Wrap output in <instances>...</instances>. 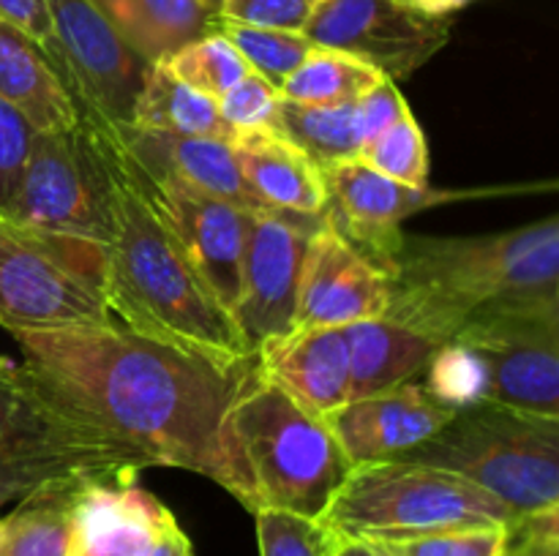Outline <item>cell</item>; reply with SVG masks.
Segmentation results:
<instances>
[{"instance_id": "cell-23", "label": "cell", "mask_w": 559, "mask_h": 556, "mask_svg": "<svg viewBox=\"0 0 559 556\" xmlns=\"http://www.w3.org/2000/svg\"><path fill=\"white\" fill-rule=\"evenodd\" d=\"M344 336L349 347V401L413 382L442 349L429 336L388 316L347 325Z\"/></svg>"}, {"instance_id": "cell-29", "label": "cell", "mask_w": 559, "mask_h": 556, "mask_svg": "<svg viewBox=\"0 0 559 556\" xmlns=\"http://www.w3.org/2000/svg\"><path fill=\"white\" fill-rule=\"evenodd\" d=\"M358 161L409 189H429L426 136L409 107H404L374 140L360 147Z\"/></svg>"}, {"instance_id": "cell-27", "label": "cell", "mask_w": 559, "mask_h": 556, "mask_svg": "<svg viewBox=\"0 0 559 556\" xmlns=\"http://www.w3.org/2000/svg\"><path fill=\"white\" fill-rule=\"evenodd\" d=\"M388 80L374 65L338 49L314 47L304 63L282 82L278 96L304 107H342Z\"/></svg>"}, {"instance_id": "cell-18", "label": "cell", "mask_w": 559, "mask_h": 556, "mask_svg": "<svg viewBox=\"0 0 559 556\" xmlns=\"http://www.w3.org/2000/svg\"><path fill=\"white\" fill-rule=\"evenodd\" d=\"M178 527L173 512L136 480L82 485L69 556H147Z\"/></svg>"}, {"instance_id": "cell-28", "label": "cell", "mask_w": 559, "mask_h": 556, "mask_svg": "<svg viewBox=\"0 0 559 556\" xmlns=\"http://www.w3.org/2000/svg\"><path fill=\"white\" fill-rule=\"evenodd\" d=\"M158 65H164L183 85L194 87V90L205 93L216 101L251 71L246 60L240 58L238 49L218 31H211L205 36L194 38V41L183 44L173 55L158 60Z\"/></svg>"}, {"instance_id": "cell-20", "label": "cell", "mask_w": 559, "mask_h": 556, "mask_svg": "<svg viewBox=\"0 0 559 556\" xmlns=\"http://www.w3.org/2000/svg\"><path fill=\"white\" fill-rule=\"evenodd\" d=\"M407 107L396 82L382 80L358 101L342 107H304L295 101H278L273 131L298 145L317 167L358 158L360 147L374 140L402 109Z\"/></svg>"}, {"instance_id": "cell-19", "label": "cell", "mask_w": 559, "mask_h": 556, "mask_svg": "<svg viewBox=\"0 0 559 556\" xmlns=\"http://www.w3.org/2000/svg\"><path fill=\"white\" fill-rule=\"evenodd\" d=\"M262 376L325 418L349 401V347L344 327H300L254 352Z\"/></svg>"}, {"instance_id": "cell-21", "label": "cell", "mask_w": 559, "mask_h": 556, "mask_svg": "<svg viewBox=\"0 0 559 556\" xmlns=\"http://www.w3.org/2000/svg\"><path fill=\"white\" fill-rule=\"evenodd\" d=\"M115 129H118V136L129 147L131 156L151 172L191 185L202 194L233 202V205L246 207L251 213L271 210L243 183L227 140L158 134V131L134 129L129 123H115Z\"/></svg>"}, {"instance_id": "cell-4", "label": "cell", "mask_w": 559, "mask_h": 556, "mask_svg": "<svg viewBox=\"0 0 559 556\" xmlns=\"http://www.w3.org/2000/svg\"><path fill=\"white\" fill-rule=\"evenodd\" d=\"M145 461L60 396L33 365L0 358V507L58 483L136 480Z\"/></svg>"}, {"instance_id": "cell-14", "label": "cell", "mask_w": 559, "mask_h": 556, "mask_svg": "<svg viewBox=\"0 0 559 556\" xmlns=\"http://www.w3.org/2000/svg\"><path fill=\"white\" fill-rule=\"evenodd\" d=\"M131 164H134L136 180L151 205L156 207L158 218L167 223V229L178 240L191 265L197 267L213 298L233 314L235 300H238L240 259H243L251 210L151 172L134 156H131Z\"/></svg>"}, {"instance_id": "cell-30", "label": "cell", "mask_w": 559, "mask_h": 556, "mask_svg": "<svg viewBox=\"0 0 559 556\" xmlns=\"http://www.w3.org/2000/svg\"><path fill=\"white\" fill-rule=\"evenodd\" d=\"M213 31L222 33L229 44L240 52L254 74L271 82L273 87H282V82L298 69L306 60V55L317 47L304 33L289 31H271V27H251L238 25V22L216 20Z\"/></svg>"}, {"instance_id": "cell-10", "label": "cell", "mask_w": 559, "mask_h": 556, "mask_svg": "<svg viewBox=\"0 0 559 556\" xmlns=\"http://www.w3.org/2000/svg\"><path fill=\"white\" fill-rule=\"evenodd\" d=\"M5 216L107 249L109 180L96 131L80 114L63 131H33Z\"/></svg>"}, {"instance_id": "cell-38", "label": "cell", "mask_w": 559, "mask_h": 556, "mask_svg": "<svg viewBox=\"0 0 559 556\" xmlns=\"http://www.w3.org/2000/svg\"><path fill=\"white\" fill-rule=\"evenodd\" d=\"M147 556H194V545H191L189 534L183 529L173 527Z\"/></svg>"}, {"instance_id": "cell-35", "label": "cell", "mask_w": 559, "mask_h": 556, "mask_svg": "<svg viewBox=\"0 0 559 556\" xmlns=\"http://www.w3.org/2000/svg\"><path fill=\"white\" fill-rule=\"evenodd\" d=\"M31 140V123L0 98V213H5L11 196H14Z\"/></svg>"}, {"instance_id": "cell-3", "label": "cell", "mask_w": 559, "mask_h": 556, "mask_svg": "<svg viewBox=\"0 0 559 556\" xmlns=\"http://www.w3.org/2000/svg\"><path fill=\"white\" fill-rule=\"evenodd\" d=\"M96 131L109 180L107 294L120 327L222 365H240L246 349L233 314L173 238L136 180L129 150L109 120L82 112Z\"/></svg>"}, {"instance_id": "cell-13", "label": "cell", "mask_w": 559, "mask_h": 556, "mask_svg": "<svg viewBox=\"0 0 559 556\" xmlns=\"http://www.w3.org/2000/svg\"><path fill=\"white\" fill-rule=\"evenodd\" d=\"M304 36L404 80L451 41V22L418 14L404 0H320Z\"/></svg>"}, {"instance_id": "cell-15", "label": "cell", "mask_w": 559, "mask_h": 556, "mask_svg": "<svg viewBox=\"0 0 559 556\" xmlns=\"http://www.w3.org/2000/svg\"><path fill=\"white\" fill-rule=\"evenodd\" d=\"M328 185L325 221L366 256L382 273L391 265V256L402 240V221L409 213L437 202L459 200L469 194L453 191L409 189L385 174L374 172L358 158L322 167Z\"/></svg>"}, {"instance_id": "cell-22", "label": "cell", "mask_w": 559, "mask_h": 556, "mask_svg": "<svg viewBox=\"0 0 559 556\" xmlns=\"http://www.w3.org/2000/svg\"><path fill=\"white\" fill-rule=\"evenodd\" d=\"M233 156L240 178L265 207L293 216H322L328 185L322 169L273 129L235 131Z\"/></svg>"}, {"instance_id": "cell-41", "label": "cell", "mask_w": 559, "mask_h": 556, "mask_svg": "<svg viewBox=\"0 0 559 556\" xmlns=\"http://www.w3.org/2000/svg\"><path fill=\"white\" fill-rule=\"evenodd\" d=\"M202 5H205V9H211L213 14L218 16V5H222V0H202Z\"/></svg>"}, {"instance_id": "cell-39", "label": "cell", "mask_w": 559, "mask_h": 556, "mask_svg": "<svg viewBox=\"0 0 559 556\" xmlns=\"http://www.w3.org/2000/svg\"><path fill=\"white\" fill-rule=\"evenodd\" d=\"M404 3L418 11V14L431 16V20H448V16L462 11L473 0H404Z\"/></svg>"}, {"instance_id": "cell-7", "label": "cell", "mask_w": 559, "mask_h": 556, "mask_svg": "<svg viewBox=\"0 0 559 556\" xmlns=\"http://www.w3.org/2000/svg\"><path fill=\"white\" fill-rule=\"evenodd\" d=\"M320 521L338 537L402 543L448 529L513 523L516 516L459 474L388 458L353 467Z\"/></svg>"}, {"instance_id": "cell-5", "label": "cell", "mask_w": 559, "mask_h": 556, "mask_svg": "<svg viewBox=\"0 0 559 556\" xmlns=\"http://www.w3.org/2000/svg\"><path fill=\"white\" fill-rule=\"evenodd\" d=\"M399 458L469 480L516 518L559 510V418L464 403L435 436Z\"/></svg>"}, {"instance_id": "cell-32", "label": "cell", "mask_w": 559, "mask_h": 556, "mask_svg": "<svg viewBox=\"0 0 559 556\" xmlns=\"http://www.w3.org/2000/svg\"><path fill=\"white\" fill-rule=\"evenodd\" d=\"M508 543V523L448 529L424 537L382 543L391 556H500Z\"/></svg>"}, {"instance_id": "cell-2", "label": "cell", "mask_w": 559, "mask_h": 556, "mask_svg": "<svg viewBox=\"0 0 559 556\" xmlns=\"http://www.w3.org/2000/svg\"><path fill=\"white\" fill-rule=\"evenodd\" d=\"M385 316L448 347L506 316L559 311V216L497 234H402Z\"/></svg>"}, {"instance_id": "cell-16", "label": "cell", "mask_w": 559, "mask_h": 556, "mask_svg": "<svg viewBox=\"0 0 559 556\" xmlns=\"http://www.w3.org/2000/svg\"><path fill=\"white\" fill-rule=\"evenodd\" d=\"M388 303L391 287L385 273L355 251L322 216L306 243L293 330L380 319Z\"/></svg>"}, {"instance_id": "cell-17", "label": "cell", "mask_w": 559, "mask_h": 556, "mask_svg": "<svg viewBox=\"0 0 559 556\" xmlns=\"http://www.w3.org/2000/svg\"><path fill=\"white\" fill-rule=\"evenodd\" d=\"M459 407L442 401L426 385L404 382L391 390L347 401L328 412L325 423L353 467L399 458L435 436Z\"/></svg>"}, {"instance_id": "cell-25", "label": "cell", "mask_w": 559, "mask_h": 556, "mask_svg": "<svg viewBox=\"0 0 559 556\" xmlns=\"http://www.w3.org/2000/svg\"><path fill=\"white\" fill-rule=\"evenodd\" d=\"M129 125L158 131V134L233 140V129L224 123L216 98L183 85L158 63H153L147 71L145 85L131 109Z\"/></svg>"}, {"instance_id": "cell-26", "label": "cell", "mask_w": 559, "mask_h": 556, "mask_svg": "<svg viewBox=\"0 0 559 556\" xmlns=\"http://www.w3.org/2000/svg\"><path fill=\"white\" fill-rule=\"evenodd\" d=\"M82 485L85 480L47 485L20 499L0 521V556H69Z\"/></svg>"}, {"instance_id": "cell-6", "label": "cell", "mask_w": 559, "mask_h": 556, "mask_svg": "<svg viewBox=\"0 0 559 556\" xmlns=\"http://www.w3.org/2000/svg\"><path fill=\"white\" fill-rule=\"evenodd\" d=\"M233 431L251 469L260 510L320 521L353 472L325 420L300 407L262 371L235 401Z\"/></svg>"}, {"instance_id": "cell-11", "label": "cell", "mask_w": 559, "mask_h": 556, "mask_svg": "<svg viewBox=\"0 0 559 556\" xmlns=\"http://www.w3.org/2000/svg\"><path fill=\"white\" fill-rule=\"evenodd\" d=\"M63 60V85L76 109L109 123H129L147 80V63L93 0H47Z\"/></svg>"}, {"instance_id": "cell-9", "label": "cell", "mask_w": 559, "mask_h": 556, "mask_svg": "<svg viewBox=\"0 0 559 556\" xmlns=\"http://www.w3.org/2000/svg\"><path fill=\"white\" fill-rule=\"evenodd\" d=\"M445 379L462 403L559 418V311L475 325L448 343Z\"/></svg>"}, {"instance_id": "cell-36", "label": "cell", "mask_w": 559, "mask_h": 556, "mask_svg": "<svg viewBox=\"0 0 559 556\" xmlns=\"http://www.w3.org/2000/svg\"><path fill=\"white\" fill-rule=\"evenodd\" d=\"M0 16L20 27L27 38L38 44L49 63L58 71L60 82H63V60H60L58 38H55L52 16H49L47 0H0Z\"/></svg>"}, {"instance_id": "cell-37", "label": "cell", "mask_w": 559, "mask_h": 556, "mask_svg": "<svg viewBox=\"0 0 559 556\" xmlns=\"http://www.w3.org/2000/svg\"><path fill=\"white\" fill-rule=\"evenodd\" d=\"M500 556H559V510L508 523V543Z\"/></svg>"}, {"instance_id": "cell-31", "label": "cell", "mask_w": 559, "mask_h": 556, "mask_svg": "<svg viewBox=\"0 0 559 556\" xmlns=\"http://www.w3.org/2000/svg\"><path fill=\"white\" fill-rule=\"evenodd\" d=\"M260 556H336V534L317 518L282 510L254 512Z\"/></svg>"}, {"instance_id": "cell-33", "label": "cell", "mask_w": 559, "mask_h": 556, "mask_svg": "<svg viewBox=\"0 0 559 556\" xmlns=\"http://www.w3.org/2000/svg\"><path fill=\"white\" fill-rule=\"evenodd\" d=\"M278 96L276 87L271 82L262 80L260 74L249 71L240 82H235L222 98H218V112H222L224 123L235 131H251V129H273L278 112Z\"/></svg>"}, {"instance_id": "cell-1", "label": "cell", "mask_w": 559, "mask_h": 556, "mask_svg": "<svg viewBox=\"0 0 559 556\" xmlns=\"http://www.w3.org/2000/svg\"><path fill=\"white\" fill-rule=\"evenodd\" d=\"M33 365L80 412L118 436L145 467H178L233 494L254 516V480L233 431V407L257 358L222 365L126 327L16 330Z\"/></svg>"}, {"instance_id": "cell-34", "label": "cell", "mask_w": 559, "mask_h": 556, "mask_svg": "<svg viewBox=\"0 0 559 556\" xmlns=\"http://www.w3.org/2000/svg\"><path fill=\"white\" fill-rule=\"evenodd\" d=\"M320 0H222L218 20L271 31L304 33Z\"/></svg>"}, {"instance_id": "cell-8", "label": "cell", "mask_w": 559, "mask_h": 556, "mask_svg": "<svg viewBox=\"0 0 559 556\" xmlns=\"http://www.w3.org/2000/svg\"><path fill=\"white\" fill-rule=\"evenodd\" d=\"M0 327H120L109 309L107 249L0 213Z\"/></svg>"}, {"instance_id": "cell-12", "label": "cell", "mask_w": 559, "mask_h": 556, "mask_svg": "<svg viewBox=\"0 0 559 556\" xmlns=\"http://www.w3.org/2000/svg\"><path fill=\"white\" fill-rule=\"evenodd\" d=\"M320 221L322 216L251 213L233 309L235 325L251 354L271 338L293 330L306 243Z\"/></svg>"}, {"instance_id": "cell-40", "label": "cell", "mask_w": 559, "mask_h": 556, "mask_svg": "<svg viewBox=\"0 0 559 556\" xmlns=\"http://www.w3.org/2000/svg\"><path fill=\"white\" fill-rule=\"evenodd\" d=\"M336 556H391L382 543L355 537H338L336 534Z\"/></svg>"}, {"instance_id": "cell-24", "label": "cell", "mask_w": 559, "mask_h": 556, "mask_svg": "<svg viewBox=\"0 0 559 556\" xmlns=\"http://www.w3.org/2000/svg\"><path fill=\"white\" fill-rule=\"evenodd\" d=\"M115 31L147 60L158 63L183 44L213 31L218 16L202 0H93Z\"/></svg>"}]
</instances>
